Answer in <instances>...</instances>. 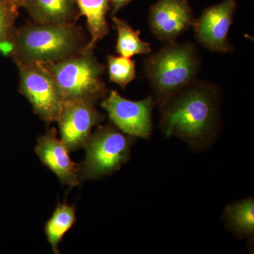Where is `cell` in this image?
I'll return each instance as SVG.
<instances>
[{
  "instance_id": "1",
  "label": "cell",
  "mask_w": 254,
  "mask_h": 254,
  "mask_svg": "<svg viewBox=\"0 0 254 254\" xmlns=\"http://www.w3.org/2000/svg\"><path fill=\"white\" fill-rule=\"evenodd\" d=\"M160 109V127L165 136L176 137L193 151L213 144L220 123V98L213 87L193 82Z\"/></svg>"
},
{
  "instance_id": "13",
  "label": "cell",
  "mask_w": 254,
  "mask_h": 254,
  "mask_svg": "<svg viewBox=\"0 0 254 254\" xmlns=\"http://www.w3.org/2000/svg\"><path fill=\"white\" fill-rule=\"evenodd\" d=\"M223 220L227 230L241 239L254 240V200L249 197L227 205Z\"/></svg>"
},
{
  "instance_id": "2",
  "label": "cell",
  "mask_w": 254,
  "mask_h": 254,
  "mask_svg": "<svg viewBox=\"0 0 254 254\" xmlns=\"http://www.w3.org/2000/svg\"><path fill=\"white\" fill-rule=\"evenodd\" d=\"M199 65L196 50L189 43L169 42L147 58L145 73L154 91V100L160 108L195 81Z\"/></svg>"
},
{
  "instance_id": "19",
  "label": "cell",
  "mask_w": 254,
  "mask_h": 254,
  "mask_svg": "<svg viewBox=\"0 0 254 254\" xmlns=\"http://www.w3.org/2000/svg\"><path fill=\"white\" fill-rule=\"evenodd\" d=\"M111 2L113 13H116L124 6H126L131 0H109Z\"/></svg>"
},
{
  "instance_id": "4",
  "label": "cell",
  "mask_w": 254,
  "mask_h": 254,
  "mask_svg": "<svg viewBox=\"0 0 254 254\" xmlns=\"http://www.w3.org/2000/svg\"><path fill=\"white\" fill-rule=\"evenodd\" d=\"M54 78L63 101L84 100L95 103L105 95L102 80L103 66L92 53L84 50L79 56L42 63Z\"/></svg>"
},
{
  "instance_id": "12",
  "label": "cell",
  "mask_w": 254,
  "mask_h": 254,
  "mask_svg": "<svg viewBox=\"0 0 254 254\" xmlns=\"http://www.w3.org/2000/svg\"><path fill=\"white\" fill-rule=\"evenodd\" d=\"M75 6V0H25L23 4L35 21L43 24H68Z\"/></svg>"
},
{
  "instance_id": "6",
  "label": "cell",
  "mask_w": 254,
  "mask_h": 254,
  "mask_svg": "<svg viewBox=\"0 0 254 254\" xmlns=\"http://www.w3.org/2000/svg\"><path fill=\"white\" fill-rule=\"evenodd\" d=\"M17 64L20 91L31 103L34 113L46 123L58 121L63 99L51 73L42 63Z\"/></svg>"
},
{
  "instance_id": "8",
  "label": "cell",
  "mask_w": 254,
  "mask_h": 254,
  "mask_svg": "<svg viewBox=\"0 0 254 254\" xmlns=\"http://www.w3.org/2000/svg\"><path fill=\"white\" fill-rule=\"evenodd\" d=\"M95 103L84 100L63 101L58 120L61 140L68 151L84 148L92 128L104 121L105 117L94 107Z\"/></svg>"
},
{
  "instance_id": "15",
  "label": "cell",
  "mask_w": 254,
  "mask_h": 254,
  "mask_svg": "<svg viewBox=\"0 0 254 254\" xmlns=\"http://www.w3.org/2000/svg\"><path fill=\"white\" fill-rule=\"evenodd\" d=\"M76 206L68 205L66 201L58 203L53 215L45 225V233L53 253L59 254L60 245L63 237L76 221Z\"/></svg>"
},
{
  "instance_id": "10",
  "label": "cell",
  "mask_w": 254,
  "mask_h": 254,
  "mask_svg": "<svg viewBox=\"0 0 254 254\" xmlns=\"http://www.w3.org/2000/svg\"><path fill=\"white\" fill-rule=\"evenodd\" d=\"M148 19L154 36L168 43L192 27L195 20L188 0H158L150 8Z\"/></svg>"
},
{
  "instance_id": "17",
  "label": "cell",
  "mask_w": 254,
  "mask_h": 254,
  "mask_svg": "<svg viewBox=\"0 0 254 254\" xmlns=\"http://www.w3.org/2000/svg\"><path fill=\"white\" fill-rule=\"evenodd\" d=\"M108 64L110 81L122 88H125L130 82L136 78L134 60L123 56L109 55Z\"/></svg>"
},
{
  "instance_id": "16",
  "label": "cell",
  "mask_w": 254,
  "mask_h": 254,
  "mask_svg": "<svg viewBox=\"0 0 254 254\" xmlns=\"http://www.w3.org/2000/svg\"><path fill=\"white\" fill-rule=\"evenodd\" d=\"M113 20L118 31L117 52L120 56L131 58L136 55L151 53L150 43L142 41L140 38V31H135L128 23L116 16H114Z\"/></svg>"
},
{
  "instance_id": "11",
  "label": "cell",
  "mask_w": 254,
  "mask_h": 254,
  "mask_svg": "<svg viewBox=\"0 0 254 254\" xmlns=\"http://www.w3.org/2000/svg\"><path fill=\"white\" fill-rule=\"evenodd\" d=\"M35 151L41 163L58 177L63 185L73 188L81 184L78 165L70 158L67 147L61 138H58L55 128L38 137Z\"/></svg>"
},
{
  "instance_id": "9",
  "label": "cell",
  "mask_w": 254,
  "mask_h": 254,
  "mask_svg": "<svg viewBox=\"0 0 254 254\" xmlns=\"http://www.w3.org/2000/svg\"><path fill=\"white\" fill-rule=\"evenodd\" d=\"M236 9L235 0H225L205 9L192 26L198 43L215 53L232 52L233 46L229 41L228 33Z\"/></svg>"
},
{
  "instance_id": "3",
  "label": "cell",
  "mask_w": 254,
  "mask_h": 254,
  "mask_svg": "<svg viewBox=\"0 0 254 254\" xmlns=\"http://www.w3.org/2000/svg\"><path fill=\"white\" fill-rule=\"evenodd\" d=\"M78 47L79 37L71 23H37L16 33L11 54L17 64L55 63L75 56Z\"/></svg>"
},
{
  "instance_id": "20",
  "label": "cell",
  "mask_w": 254,
  "mask_h": 254,
  "mask_svg": "<svg viewBox=\"0 0 254 254\" xmlns=\"http://www.w3.org/2000/svg\"><path fill=\"white\" fill-rule=\"evenodd\" d=\"M13 7L17 9L18 8L22 7L24 4L25 0H6Z\"/></svg>"
},
{
  "instance_id": "14",
  "label": "cell",
  "mask_w": 254,
  "mask_h": 254,
  "mask_svg": "<svg viewBox=\"0 0 254 254\" xmlns=\"http://www.w3.org/2000/svg\"><path fill=\"white\" fill-rule=\"evenodd\" d=\"M80 15L86 18L91 39L86 50H93L95 44L108 33L106 15L109 0H75Z\"/></svg>"
},
{
  "instance_id": "7",
  "label": "cell",
  "mask_w": 254,
  "mask_h": 254,
  "mask_svg": "<svg viewBox=\"0 0 254 254\" xmlns=\"http://www.w3.org/2000/svg\"><path fill=\"white\" fill-rule=\"evenodd\" d=\"M155 104L153 97L133 101L112 91L102 102L110 121L119 130L134 138L148 139L153 131L152 113Z\"/></svg>"
},
{
  "instance_id": "5",
  "label": "cell",
  "mask_w": 254,
  "mask_h": 254,
  "mask_svg": "<svg viewBox=\"0 0 254 254\" xmlns=\"http://www.w3.org/2000/svg\"><path fill=\"white\" fill-rule=\"evenodd\" d=\"M134 138L112 123L100 125L91 133L83 148L86 155L78 165L81 181L100 180L120 170L131 158Z\"/></svg>"
},
{
  "instance_id": "18",
  "label": "cell",
  "mask_w": 254,
  "mask_h": 254,
  "mask_svg": "<svg viewBox=\"0 0 254 254\" xmlns=\"http://www.w3.org/2000/svg\"><path fill=\"white\" fill-rule=\"evenodd\" d=\"M18 10L6 0H0V46L11 39Z\"/></svg>"
}]
</instances>
